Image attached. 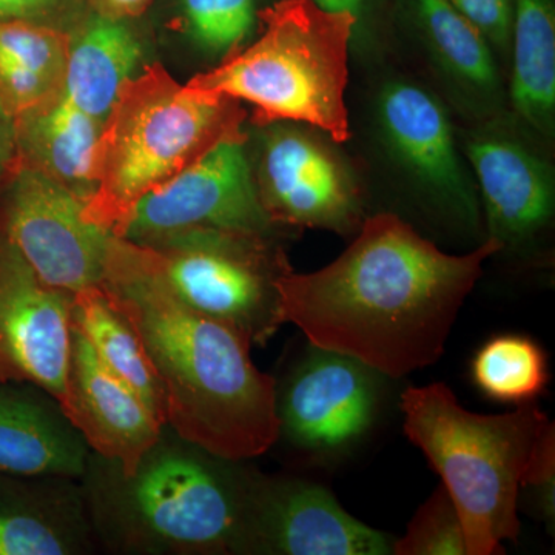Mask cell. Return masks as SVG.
Segmentation results:
<instances>
[{
	"label": "cell",
	"mask_w": 555,
	"mask_h": 555,
	"mask_svg": "<svg viewBox=\"0 0 555 555\" xmlns=\"http://www.w3.org/2000/svg\"><path fill=\"white\" fill-rule=\"evenodd\" d=\"M160 437L104 495L98 518L139 553L238 554L251 476L182 440Z\"/></svg>",
	"instance_id": "cell-6"
},
{
	"label": "cell",
	"mask_w": 555,
	"mask_h": 555,
	"mask_svg": "<svg viewBox=\"0 0 555 555\" xmlns=\"http://www.w3.org/2000/svg\"><path fill=\"white\" fill-rule=\"evenodd\" d=\"M312 2L321 9L334 11V13L353 14L357 20H360V13L366 0H312Z\"/></svg>",
	"instance_id": "cell-33"
},
{
	"label": "cell",
	"mask_w": 555,
	"mask_h": 555,
	"mask_svg": "<svg viewBox=\"0 0 555 555\" xmlns=\"http://www.w3.org/2000/svg\"><path fill=\"white\" fill-rule=\"evenodd\" d=\"M102 124L65 94L27 109L13 118L16 164L53 179L87 203L94 192L91 169Z\"/></svg>",
	"instance_id": "cell-19"
},
{
	"label": "cell",
	"mask_w": 555,
	"mask_h": 555,
	"mask_svg": "<svg viewBox=\"0 0 555 555\" xmlns=\"http://www.w3.org/2000/svg\"><path fill=\"white\" fill-rule=\"evenodd\" d=\"M470 375L485 397L517 406L534 403L550 379L545 350L516 334L486 341L474 357Z\"/></svg>",
	"instance_id": "cell-24"
},
{
	"label": "cell",
	"mask_w": 555,
	"mask_h": 555,
	"mask_svg": "<svg viewBox=\"0 0 555 555\" xmlns=\"http://www.w3.org/2000/svg\"><path fill=\"white\" fill-rule=\"evenodd\" d=\"M90 449L60 403L28 383H0V470L20 477L86 476Z\"/></svg>",
	"instance_id": "cell-17"
},
{
	"label": "cell",
	"mask_w": 555,
	"mask_h": 555,
	"mask_svg": "<svg viewBox=\"0 0 555 555\" xmlns=\"http://www.w3.org/2000/svg\"><path fill=\"white\" fill-rule=\"evenodd\" d=\"M466 156L480 190L488 238L499 241L503 250L534 243L554 218V175L546 160L496 131L474 134Z\"/></svg>",
	"instance_id": "cell-16"
},
{
	"label": "cell",
	"mask_w": 555,
	"mask_h": 555,
	"mask_svg": "<svg viewBox=\"0 0 555 555\" xmlns=\"http://www.w3.org/2000/svg\"><path fill=\"white\" fill-rule=\"evenodd\" d=\"M259 35L188 86L255 108L262 127H312L335 142L349 139L346 89L358 20L312 0H280L258 11Z\"/></svg>",
	"instance_id": "cell-5"
},
{
	"label": "cell",
	"mask_w": 555,
	"mask_h": 555,
	"mask_svg": "<svg viewBox=\"0 0 555 555\" xmlns=\"http://www.w3.org/2000/svg\"><path fill=\"white\" fill-rule=\"evenodd\" d=\"M57 403L93 454L115 463L126 477L166 429L152 408L102 363L73 327L68 374Z\"/></svg>",
	"instance_id": "cell-15"
},
{
	"label": "cell",
	"mask_w": 555,
	"mask_h": 555,
	"mask_svg": "<svg viewBox=\"0 0 555 555\" xmlns=\"http://www.w3.org/2000/svg\"><path fill=\"white\" fill-rule=\"evenodd\" d=\"M488 42L505 47L511 36L513 7L509 0H449Z\"/></svg>",
	"instance_id": "cell-30"
},
{
	"label": "cell",
	"mask_w": 555,
	"mask_h": 555,
	"mask_svg": "<svg viewBox=\"0 0 555 555\" xmlns=\"http://www.w3.org/2000/svg\"><path fill=\"white\" fill-rule=\"evenodd\" d=\"M100 286L137 332L175 436L238 463L276 443L275 378L255 366L243 334L171 291L147 247L109 235Z\"/></svg>",
	"instance_id": "cell-2"
},
{
	"label": "cell",
	"mask_w": 555,
	"mask_h": 555,
	"mask_svg": "<svg viewBox=\"0 0 555 555\" xmlns=\"http://www.w3.org/2000/svg\"><path fill=\"white\" fill-rule=\"evenodd\" d=\"M393 555H467L465 531L443 486L420 506L406 534L393 540Z\"/></svg>",
	"instance_id": "cell-27"
},
{
	"label": "cell",
	"mask_w": 555,
	"mask_h": 555,
	"mask_svg": "<svg viewBox=\"0 0 555 555\" xmlns=\"http://www.w3.org/2000/svg\"><path fill=\"white\" fill-rule=\"evenodd\" d=\"M511 98L518 115L540 133L555 119V13L551 0H514Z\"/></svg>",
	"instance_id": "cell-21"
},
{
	"label": "cell",
	"mask_w": 555,
	"mask_h": 555,
	"mask_svg": "<svg viewBox=\"0 0 555 555\" xmlns=\"http://www.w3.org/2000/svg\"><path fill=\"white\" fill-rule=\"evenodd\" d=\"M393 540L350 516L323 486L251 477L238 554L393 555Z\"/></svg>",
	"instance_id": "cell-12"
},
{
	"label": "cell",
	"mask_w": 555,
	"mask_h": 555,
	"mask_svg": "<svg viewBox=\"0 0 555 555\" xmlns=\"http://www.w3.org/2000/svg\"><path fill=\"white\" fill-rule=\"evenodd\" d=\"M17 152L14 139L13 119L0 102V185L16 167Z\"/></svg>",
	"instance_id": "cell-32"
},
{
	"label": "cell",
	"mask_w": 555,
	"mask_h": 555,
	"mask_svg": "<svg viewBox=\"0 0 555 555\" xmlns=\"http://www.w3.org/2000/svg\"><path fill=\"white\" fill-rule=\"evenodd\" d=\"M67 481L0 470V555H73L89 550V521Z\"/></svg>",
	"instance_id": "cell-18"
},
{
	"label": "cell",
	"mask_w": 555,
	"mask_h": 555,
	"mask_svg": "<svg viewBox=\"0 0 555 555\" xmlns=\"http://www.w3.org/2000/svg\"><path fill=\"white\" fill-rule=\"evenodd\" d=\"M520 489L528 492L534 503L537 514L547 528L555 524V426L547 423L537 438L535 447L529 456L521 477Z\"/></svg>",
	"instance_id": "cell-28"
},
{
	"label": "cell",
	"mask_w": 555,
	"mask_h": 555,
	"mask_svg": "<svg viewBox=\"0 0 555 555\" xmlns=\"http://www.w3.org/2000/svg\"><path fill=\"white\" fill-rule=\"evenodd\" d=\"M68 33L65 98L104 122L122 83L137 75L141 46L127 21L109 20L91 10Z\"/></svg>",
	"instance_id": "cell-20"
},
{
	"label": "cell",
	"mask_w": 555,
	"mask_h": 555,
	"mask_svg": "<svg viewBox=\"0 0 555 555\" xmlns=\"http://www.w3.org/2000/svg\"><path fill=\"white\" fill-rule=\"evenodd\" d=\"M266 236L198 229L142 246L185 305L236 328L251 345L264 346L286 324L278 281L291 272Z\"/></svg>",
	"instance_id": "cell-7"
},
{
	"label": "cell",
	"mask_w": 555,
	"mask_h": 555,
	"mask_svg": "<svg viewBox=\"0 0 555 555\" xmlns=\"http://www.w3.org/2000/svg\"><path fill=\"white\" fill-rule=\"evenodd\" d=\"M243 118L236 101L181 86L149 65L122 83L102 124L83 221L118 236L145 196L240 131Z\"/></svg>",
	"instance_id": "cell-3"
},
{
	"label": "cell",
	"mask_w": 555,
	"mask_h": 555,
	"mask_svg": "<svg viewBox=\"0 0 555 555\" xmlns=\"http://www.w3.org/2000/svg\"><path fill=\"white\" fill-rule=\"evenodd\" d=\"M153 0H87L93 13L109 20L129 21L141 16L152 5Z\"/></svg>",
	"instance_id": "cell-31"
},
{
	"label": "cell",
	"mask_w": 555,
	"mask_h": 555,
	"mask_svg": "<svg viewBox=\"0 0 555 555\" xmlns=\"http://www.w3.org/2000/svg\"><path fill=\"white\" fill-rule=\"evenodd\" d=\"M385 379L357 358L309 345L278 389L280 437L312 455L346 451L374 426Z\"/></svg>",
	"instance_id": "cell-11"
},
{
	"label": "cell",
	"mask_w": 555,
	"mask_h": 555,
	"mask_svg": "<svg viewBox=\"0 0 555 555\" xmlns=\"http://www.w3.org/2000/svg\"><path fill=\"white\" fill-rule=\"evenodd\" d=\"M377 120L390 158L423 195L460 228L478 229L476 188L460 159L443 105L422 87L396 80L379 93Z\"/></svg>",
	"instance_id": "cell-14"
},
{
	"label": "cell",
	"mask_w": 555,
	"mask_h": 555,
	"mask_svg": "<svg viewBox=\"0 0 555 555\" xmlns=\"http://www.w3.org/2000/svg\"><path fill=\"white\" fill-rule=\"evenodd\" d=\"M255 178L262 207L275 224L356 233L363 206L356 179L315 129L268 124Z\"/></svg>",
	"instance_id": "cell-10"
},
{
	"label": "cell",
	"mask_w": 555,
	"mask_h": 555,
	"mask_svg": "<svg viewBox=\"0 0 555 555\" xmlns=\"http://www.w3.org/2000/svg\"><path fill=\"white\" fill-rule=\"evenodd\" d=\"M80 0H0V21H25L67 30L80 20ZM68 31V30H67Z\"/></svg>",
	"instance_id": "cell-29"
},
{
	"label": "cell",
	"mask_w": 555,
	"mask_h": 555,
	"mask_svg": "<svg viewBox=\"0 0 555 555\" xmlns=\"http://www.w3.org/2000/svg\"><path fill=\"white\" fill-rule=\"evenodd\" d=\"M404 434L441 477L465 531L467 555L503 554L520 535L521 477L550 423L537 403L481 415L460 406L443 383L401 396Z\"/></svg>",
	"instance_id": "cell-4"
},
{
	"label": "cell",
	"mask_w": 555,
	"mask_h": 555,
	"mask_svg": "<svg viewBox=\"0 0 555 555\" xmlns=\"http://www.w3.org/2000/svg\"><path fill=\"white\" fill-rule=\"evenodd\" d=\"M500 251L486 238L469 254H447L396 215H375L326 268L280 278L284 323L310 346L406 377L443 356L485 262Z\"/></svg>",
	"instance_id": "cell-1"
},
{
	"label": "cell",
	"mask_w": 555,
	"mask_h": 555,
	"mask_svg": "<svg viewBox=\"0 0 555 555\" xmlns=\"http://www.w3.org/2000/svg\"><path fill=\"white\" fill-rule=\"evenodd\" d=\"M272 228L259 199L246 137L240 130L145 196L131 211L118 238L149 244L188 230L268 235Z\"/></svg>",
	"instance_id": "cell-8"
},
{
	"label": "cell",
	"mask_w": 555,
	"mask_h": 555,
	"mask_svg": "<svg viewBox=\"0 0 555 555\" xmlns=\"http://www.w3.org/2000/svg\"><path fill=\"white\" fill-rule=\"evenodd\" d=\"M86 199L16 164L0 185V230L43 283L76 294L100 284L109 233L83 221Z\"/></svg>",
	"instance_id": "cell-9"
},
{
	"label": "cell",
	"mask_w": 555,
	"mask_h": 555,
	"mask_svg": "<svg viewBox=\"0 0 555 555\" xmlns=\"http://www.w3.org/2000/svg\"><path fill=\"white\" fill-rule=\"evenodd\" d=\"M72 294L43 283L0 230V383L60 401L72 353Z\"/></svg>",
	"instance_id": "cell-13"
},
{
	"label": "cell",
	"mask_w": 555,
	"mask_h": 555,
	"mask_svg": "<svg viewBox=\"0 0 555 555\" xmlns=\"http://www.w3.org/2000/svg\"><path fill=\"white\" fill-rule=\"evenodd\" d=\"M185 31L214 56H232L258 27L255 0H181Z\"/></svg>",
	"instance_id": "cell-25"
},
{
	"label": "cell",
	"mask_w": 555,
	"mask_h": 555,
	"mask_svg": "<svg viewBox=\"0 0 555 555\" xmlns=\"http://www.w3.org/2000/svg\"><path fill=\"white\" fill-rule=\"evenodd\" d=\"M72 327L89 341L98 358L122 378L163 420V390L137 332L109 302L100 284L73 294Z\"/></svg>",
	"instance_id": "cell-22"
},
{
	"label": "cell",
	"mask_w": 555,
	"mask_h": 555,
	"mask_svg": "<svg viewBox=\"0 0 555 555\" xmlns=\"http://www.w3.org/2000/svg\"><path fill=\"white\" fill-rule=\"evenodd\" d=\"M69 33L25 21H0V65L31 69L64 87Z\"/></svg>",
	"instance_id": "cell-26"
},
{
	"label": "cell",
	"mask_w": 555,
	"mask_h": 555,
	"mask_svg": "<svg viewBox=\"0 0 555 555\" xmlns=\"http://www.w3.org/2000/svg\"><path fill=\"white\" fill-rule=\"evenodd\" d=\"M415 7L441 69L463 89L491 94L499 75L488 39L449 0H415Z\"/></svg>",
	"instance_id": "cell-23"
}]
</instances>
